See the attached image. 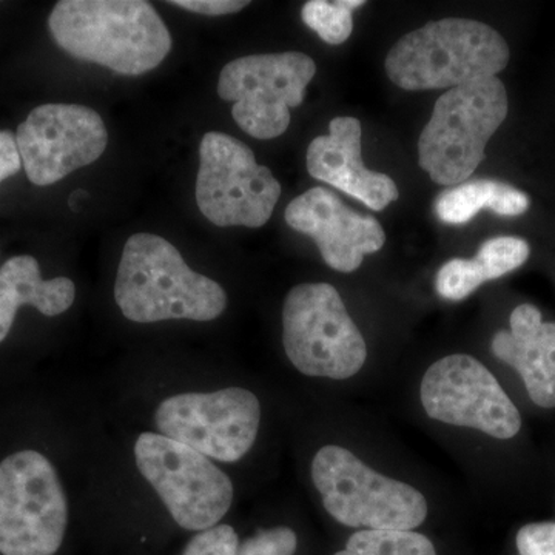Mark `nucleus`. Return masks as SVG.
Here are the masks:
<instances>
[{"mask_svg": "<svg viewBox=\"0 0 555 555\" xmlns=\"http://www.w3.org/2000/svg\"><path fill=\"white\" fill-rule=\"evenodd\" d=\"M49 28L69 56L119 75L152 72L171 50L169 28L144 0H61Z\"/></svg>", "mask_w": 555, "mask_h": 555, "instance_id": "obj_1", "label": "nucleus"}, {"mask_svg": "<svg viewBox=\"0 0 555 555\" xmlns=\"http://www.w3.org/2000/svg\"><path fill=\"white\" fill-rule=\"evenodd\" d=\"M115 299L127 320L141 324L206 323L228 308V294L217 281L193 272L173 244L152 233H137L124 246Z\"/></svg>", "mask_w": 555, "mask_h": 555, "instance_id": "obj_2", "label": "nucleus"}, {"mask_svg": "<svg viewBox=\"0 0 555 555\" xmlns=\"http://www.w3.org/2000/svg\"><path fill=\"white\" fill-rule=\"evenodd\" d=\"M509 47L483 22L440 20L403 36L387 54L389 79L408 91L455 89L495 78L509 62Z\"/></svg>", "mask_w": 555, "mask_h": 555, "instance_id": "obj_3", "label": "nucleus"}, {"mask_svg": "<svg viewBox=\"0 0 555 555\" xmlns=\"http://www.w3.org/2000/svg\"><path fill=\"white\" fill-rule=\"evenodd\" d=\"M499 78L473 80L441 94L418 139V164L438 185L466 182L485 159L489 139L507 116Z\"/></svg>", "mask_w": 555, "mask_h": 555, "instance_id": "obj_4", "label": "nucleus"}, {"mask_svg": "<svg viewBox=\"0 0 555 555\" xmlns=\"http://www.w3.org/2000/svg\"><path fill=\"white\" fill-rule=\"evenodd\" d=\"M312 480L327 513L349 528L412 531L426 520L427 502L418 489L375 473L345 448H321Z\"/></svg>", "mask_w": 555, "mask_h": 555, "instance_id": "obj_5", "label": "nucleus"}, {"mask_svg": "<svg viewBox=\"0 0 555 555\" xmlns=\"http://www.w3.org/2000/svg\"><path fill=\"white\" fill-rule=\"evenodd\" d=\"M283 345L291 363L308 377L346 379L366 363L367 346L337 288L306 283L288 292Z\"/></svg>", "mask_w": 555, "mask_h": 555, "instance_id": "obj_6", "label": "nucleus"}, {"mask_svg": "<svg viewBox=\"0 0 555 555\" xmlns=\"http://www.w3.org/2000/svg\"><path fill=\"white\" fill-rule=\"evenodd\" d=\"M68 500L53 463L38 451L0 463V554L54 555L68 528Z\"/></svg>", "mask_w": 555, "mask_h": 555, "instance_id": "obj_7", "label": "nucleus"}, {"mask_svg": "<svg viewBox=\"0 0 555 555\" xmlns=\"http://www.w3.org/2000/svg\"><path fill=\"white\" fill-rule=\"evenodd\" d=\"M134 462L175 524L185 531L214 528L232 507L235 489L214 460L159 433L134 441Z\"/></svg>", "mask_w": 555, "mask_h": 555, "instance_id": "obj_8", "label": "nucleus"}, {"mask_svg": "<svg viewBox=\"0 0 555 555\" xmlns=\"http://www.w3.org/2000/svg\"><path fill=\"white\" fill-rule=\"evenodd\" d=\"M281 184L240 139L219 131L204 134L196 177V204L218 228H262L272 217Z\"/></svg>", "mask_w": 555, "mask_h": 555, "instance_id": "obj_9", "label": "nucleus"}, {"mask_svg": "<svg viewBox=\"0 0 555 555\" xmlns=\"http://www.w3.org/2000/svg\"><path fill=\"white\" fill-rule=\"evenodd\" d=\"M315 73V61L298 51L251 54L222 68L218 94L233 102L232 116L241 129L268 141L286 133L291 108L302 104Z\"/></svg>", "mask_w": 555, "mask_h": 555, "instance_id": "obj_10", "label": "nucleus"}, {"mask_svg": "<svg viewBox=\"0 0 555 555\" xmlns=\"http://www.w3.org/2000/svg\"><path fill=\"white\" fill-rule=\"evenodd\" d=\"M160 436L195 449L210 460L240 462L257 441L261 403L244 387L182 392L164 398L155 411Z\"/></svg>", "mask_w": 555, "mask_h": 555, "instance_id": "obj_11", "label": "nucleus"}, {"mask_svg": "<svg viewBox=\"0 0 555 555\" xmlns=\"http://www.w3.org/2000/svg\"><path fill=\"white\" fill-rule=\"evenodd\" d=\"M423 408L430 418L473 427L507 440L521 427L520 412L489 369L463 353L441 358L422 382Z\"/></svg>", "mask_w": 555, "mask_h": 555, "instance_id": "obj_12", "label": "nucleus"}, {"mask_svg": "<svg viewBox=\"0 0 555 555\" xmlns=\"http://www.w3.org/2000/svg\"><path fill=\"white\" fill-rule=\"evenodd\" d=\"M16 142L28 179L47 188L100 159L107 149L108 133L93 108L46 104L33 109L21 124Z\"/></svg>", "mask_w": 555, "mask_h": 555, "instance_id": "obj_13", "label": "nucleus"}, {"mask_svg": "<svg viewBox=\"0 0 555 555\" xmlns=\"http://www.w3.org/2000/svg\"><path fill=\"white\" fill-rule=\"evenodd\" d=\"M284 217L292 229L315 241L324 262L338 272H353L386 243L377 219L357 214L327 189L302 193L288 204Z\"/></svg>", "mask_w": 555, "mask_h": 555, "instance_id": "obj_14", "label": "nucleus"}, {"mask_svg": "<svg viewBox=\"0 0 555 555\" xmlns=\"http://www.w3.org/2000/svg\"><path fill=\"white\" fill-rule=\"evenodd\" d=\"M310 177L341 190L375 211L385 210L400 192L393 179L369 170L361 158V124L339 116L328 124L327 137H318L308 149Z\"/></svg>", "mask_w": 555, "mask_h": 555, "instance_id": "obj_15", "label": "nucleus"}, {"mask_svg": "<svg viewBox=\"0 0 555 555\" xmlns=\"http://www.w3.org/2000/svg\"><path fill=\"white\" fill-rule=\"evenodd\" d=\"M511 331L496 332L492 352L516 369L537 406L555 408V323H543L532 305L514 309Z\"/></svg>", "mask_w": 555, "mask_h": 555, "instance_id": "obj_16", "label": "nucleus"}, {"mask_svg": "<svg viewBox=\"0 0 555 555\" xmlns=\"http://www.w3.org/2000/svg\"><path fill=\"white\" fill-rule=\"evenodd\" d=\"M76 299V286L69 278L43 280L38 259L30 255L10 258L0 268V343L9 337L17 310L24 306L42 315L67 312Z\"/></svg>", "mask_w": 555, "mask_h": 555, "instance_id": "obj_17", "label": "nucleus"}, {"mask_svg": "<svg viewBox=\"0 0 555 555\" xmlns=\"http://www.w3.org/2000/svg\"><path fill=\"white\" fill-rule=\"evenodd\" d=\"M483 208L499 217H518L528 210L529 198L521 190L505 182L477 179L444 190L434 203L438 219L452 225L466 224Z\"/></svg>", "mask_w": 555, "mask_h": 555, "instance_id": "obj_18", "label": "nucleus"}, {"mask_svg": "<svg viewBox=\"0 0 555 555\" xmlns=\"http://www.w3.org/2000/svg\"><path fill=\"white\" fill-rule=\"evenodd\" d=\"M334 555H437L427 537L414 531L363 529L350 537L345 550Z\"/></svg>", "mask_w": 555, "mask_h": 555, "instance_id": "obj_19", "label": "nucleus"}, {"mask_svg": "<svg viewBox=\"0 0 555 555\" xmlns=\"http://www.w3.org/2000/svg\"><path fill=\"white\" fill-rule=\"evenodd\" d=\"M366 5L363 0H310L301 10V20L328 46H341L353 31V11Z\"/></svg>", "mask_w": 555, "mask_h": 555, "instance_id": "obj_20", "label": "nucleus"}, {"mask_svg": "<svg viewBox=\"0 0 555 555\" xmlns=\"http://www.w3.org/2000/svg\"><path fill=\"white\" fill-rule=\"evenodd\" d=\"M531 248L525 240L516 236H499L481 244L476 255L478 268L483 272L486 281L505 276L525 264Z\"/></svg>", "mask_w": 555, "mask_h": 555, "instance_id": "obj_21", "label": "nucleus"}, {"mask_svg": "<svg viewBox=\"0 0 555 555\" xmlns=\"http://www.w3.org/2000/svg\"><path fill=\"white\" fill-rule=\"evenodd\" d=\"M485 283L483 272L476 259L454 258L438 270L436 287L441 298L462 301Z\"/></svg>", "mask_w": 555, "mask_h": 555, "instance_id": "obj_22", "label": "nucleus"}, {"mask_svg": "<svg viewBox=\"0 0 555 555\" xmlns=\"http://www.w3.org/2000/svg\"><path fill=\"white\" fill-rule=\"evenodd\" d=\"M298 537L286 526L264 529L241 543L238 555H294Z\"/></svg>", "mask_w": 555, "mask_h": 555, "instance_id": "obj_23", "label": "nucleus"}, {"mask_svg": "<svg viewBox=\"0 0 555 555\" xmlns=\"http://www.w3.org/2000/svg\"><path fill=\"white\" fill-rule=\"evenodd\" d=\"M240 537L230 525H217L196 535L182 555H238Z\"/></svg>", "mask_w": 555, "mask_h": 555, "instance_id": "obj_24", "label": "nucleus"}, {"mask_svg": "<svg viewBox=\"0 0 555 555\" xmlns=\"http://www.w3.org/2000/svg\"><path fill=\"white\" fill-rule=\"evenodd\" d=\"M517 547L520 555H555V524L524 526L517 534Z\"/></svg>", "mask_w": 555, "mask_h": 555, "instance_id": "obj_25", "label": "nucleus"}, {"mask_svg": "<svg viewBox=\"0 0 555 555\" xmlns=\"http://www.w3.org/2000/svg\"><path fill=\"white\" fill-rule=\"evenodd\" d=\"M170 5L204 14V16H225L246 9L244 0H171Z\"/></svg>", "mask_w": 555, "mask_h": 555, "instance_id": "obj_26", "label": "nucleus"}, {"mask_svg": "<svg viewBox=\"0 0 555 555\" xmlns=\"http://www.w3.org/2000/svg\"><path fill=\"white\" fill-rule=\"evenodd\" d=\"M22 169L16 137L11 131L0 130V182L14 177Z\"/></svg>", "mask_w": 555, "mask_h": 555, "instance_id": "obj_27", "label": "nucleus"}]
</instances>
